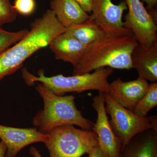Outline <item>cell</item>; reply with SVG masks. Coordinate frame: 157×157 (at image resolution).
<instances>
[{
  "mask_svg": "<svg viewBox=\"0 0 157 157\" xmlns=\"http://www.w3.org/2000/svg\"><path fill=\"white\" fill-rule=\"evenodd\" d=\"M67 30L51 9L35 20L25 36L0 53V82L21 68L33 54L48 46L56 37Z\"/></svg>",
  "mask_w": 157,
  "mask_h": 157,
  "instance_id": "6da1fadb",
  "label": "cell"
},
{
  "mask_svg": "<svg viewBox=\"0 0 157 157\" xmlns=\"http://www.w3.org/2000/svg\"><path fill=\"white\" fill-rule=\"evenodd\" d=\"M86 12H91L93 0H74Z\"/></svg>",
  "mask_w": 157,
  "mask_h": 157,
  "instance_id": "7402d4cb",
  "label": "cell"
},
{
  "mask_svg": "<svg viewBox=\"0 0 157 157\" xmlns=\"http://www.w3.org/2000/svg\"><path fill=\"white\" fill-rule=\"evenodd\" d=\"M68 33L85 45H92L103 38L106 33L96 21L90 18L84 21L67 29Z\"/></svg>",
  "mask_w": 157,
  "mask_h": 157,
  "instance_id": "2e32d148",
  "label": "cell"
},
{
  "mask_svg": "<svg viewBox=\"0 0 157 157\" xmlns=\"http://www.w3.org/2000/svg\"><path fill=\"white\" fill-rule=\"evenodd\" d=\"M92 106L97 113L92 131L98 136L99 146L109 157H121L122 145L110 126L105 109L104 92L93 98Z\"/></svg>",
  "mask_w": 157,
  "mask_h": 157,
  "instance_id": "9c48e42d",
  "label": "cell"
},
{
  "mask_svg": "<svg viewBox=\"0 0 157 157\" xmlns=\"http://www.w3.org/2000/svg\"><path fill=\"white\" fill-rule=\"evenodd\" d=\"M127 9L125 1L115 5L111 0H93L92 14L90 16L106 34L117 36L133 35L132 31L124 27L122 21L123 14Z\"/></svg>",
  "mask_w": 157,
  "mask_h": 157,
  "instance_id": "ba28073f",
  "label": "cell"
},
{
  "mask_svg": "<svg viewBox=\"0 0 157 157\" xmlns=\"http://www.w3.org/2000/svg\"><path fill=\"white\" fill-rule=\"evenodd\" d=\"M36 90L44 103L43 109L33 118V124L43 134H48L56 127L72 125L84 130L92 131L94 123L86 118L78 110L73 95H58L51 92L42 83Z\"/></svg>",
  "mask_w": 157,
  "mask_h": 157,
  "instance_id": "3957f363",
  "label": "cell"
},
{
  "mask_svg": "<svg viewBox=\"0 0 157 157\" xmlns=\"http://www.w3.org/2000/svg\"><path fill=\"white\" fill-rule=\"evenodd\" d=\"M45 144L49 157H81L99 146L94 132L76 128L72 125L56 127L49 132Z\"/></svg>",
  "mask_w": 157,
  "mask_h": 157,
  "instance_id": "5b68a950",
  "label": "cell"
},
{
  "mask_svg": "<svg viewBox=\"0 0 157 157\" xmlns=\"http://www.w3.org/2000/svg\"><path fill=\"white\" fill-rule=\"evenodd\" d=\"M92 45L82 44L65 32L56 37L48 46L57 59L70 63L73 67L80 61Z\"/></svg>",
  "mask_w": 157,
  "mask_h": 157,
  "instance_id": "7c38bea8",
  "label": "cell"
},
{
  "mask_svg": "<svg viewBox=\"0 0 157 157\" xmlns=\"http://www.w3.org/2000/svg\"><path fill=\"white\" fill-rule=\"evenodd\" d=\"M121 157H157V132L150 129L137 134L122 150Z\"/></svg>",
  "mask_w": 157,
  "mask_h": 157,
  "instance_id": "5bb4252c",
  "label": "cell"
},
{
  "mask_svg": "<svg viewBox=\"0 0 157 157\" xmlns=\"http://www.w3.org/2000/svg\"><path fill=\"white\" fill-rule=\"evenodd\" d=\"M13 6L17 13L28 16L33 13L36 4L35 0H15Z\"/></svg>",
  "mask_w": 157,
  "mask_h": 157,
  "instance_id": "ffe728a7",
  "label": "cell"
},
{
  "mask_svg": "<svg viewBox=\"0 0 157 157\" xmlns=\"http://www.w3.org/2000/svg\"><path fill=\"white\" fill-rule=\"evenodd\" d=\"M113 69L109 67L101 68L94 73L81 75L65 76L62 74L52 76H46L44 70L38 72V76L33 75L26 69H24L22 76L29 86L39 82L51 92L58 95H63L66 93H80L88 90H98L108 94L110 83L109 76L113 73Z\"/></svg>",
  "mask_w": 157,
  "mask_h": 157,
  "instance_id": "277c9868",
  "label": "cell"
},
{
  "mask_svg": "<svg viewBox=\"0 0 157 157\" xmlns=\"http://www.w3.org/2000/svg\"><path fill=\"white\" fill-rule=\"evenodd\" d=\"M17 16V12L10 0H0V32L4 30L2 28L3 25L14 22Z\"/></svg>",
  "mask_w": 157,
  "mask_h": 157,
  "instance_id": "d6986e66",
  "label": "cell"
},
{
  "mask_svg": "<svg viewBox=\"0 0 157 157\" xmlns=\"http://www.w3.org/2000/svg\"><path fill=\"white\" fill-rule=\"evenodd\" d=\"M128 12L124 16V25L132 31L139 45L145 48L157 42V21L140 0H125Z\"/></svg>",
  "mask_w": 157,
  "mask_h": 157,
  "instance_id": "52a82bcc",
  "label": "cell"
},
{
  "mask_svg": "<svg viewBox=\"0 0 157 157\" xmlns=\"http://www.w3.org/2000/svg\"><path fill=\"white\" fill-rule=\"evenodd\" d=\"M157 106V82H151L146 94L137 103L133 112L138 116L145 117Z\"/></svg>",
  "mask_w": 157,
  "mask_h": 157,
  "instance_id": "e0dca14e",
  "label": "cell"
},
{
  "mask_svg": "<svg viewBox=\"0 0 157 157\" xmlns=\"http://www.w3.org/2000/svg\"><path fill=\"white\" fill-rule=\"evenodd\" d=\"M147 4V10L152 17L157 20V0H142Z\"/></svg>",
  "mask_w": 157,
  "mask_h": 157,
  "instance_id": "44dd1931",
  "label": "cell"
},
{
  "mask_svg": "<svg viewBox=\"0 0 157 157\" xmlns=\"http://www.w3.org/2000/svg\"><path fill=\"white\" fill-rule=\"evenodd\" d=\"M30 154L34 157H43L36 147H32L29 149Z\"/></svg>",
  "mask_w": 157,
  "mask_h": 157,
  "instance_id": "cb8c5ba5",
  "label": "cell"
},
{
  "mask_svg": "<svg viewBox=\"0 0 157 157\" xmlns=\"http://www.w3.org/2000/svg\"><path fill=\"white\" fill-rule=\"evenodd\" d=\"M7 147L2 141H0V157H6Z\"/></svg>",
  "mask_w": 157,
  "mask_h": 157,
  "instance_id": "d4e9b609",
  "label": "cell"
},
{
  "mask_svg": "<svg viewBox=\"0 0 157 157\" xmlns=\"http://www.w3.org/2000/svg\"><path fill=\"white\" fill-rule=\"evenodd\" d=\"M138 44L134 35L106 34L93 44L80 61L73 67V75L90 73L106 67L131 70L133 68L132 53Z\"/></svg>",
  "mask_w": 157,
  "mask_h": 157,
  "instance_id": "7a4b0ae2",
  "label": "cell"
},
{
  "mask_svg": "<svg viewBox=\"0 0 157 157\" xmlns=\"http://www.w3.org/2000/svg\"><path fill=\"white\" fill-rule=\"evenodd\" d=\"M50 7L59 21L67 29L81 23L90 17L74 0H52Z\"/></svg>",
  "mask_w": 157,
  "mask_h": 157,
  "instance_id": "9a60e30c",
  "label": "cell"
},
{
  "mask_svg": "<svg viewBox=\"0 0 157 157\" xmlns=\"http://www.w3.org/2000/svg\"><path fill=\"white\" fill-rule=\"evenodd\" d=\"M27 29L17 32H9L3 30L0 32V53L8 49L22 39L29 32Z\"/></svg>",
  "mask_w": 157,
  "mask_h": 157,
  "instance_id": "ac0fdd59",
  "label": "cell"
},
{
  "mask_svg": "<svg viewBox=\"0 0 157 157\" xmlns=\"http://www.w3.org/2000/svg\"><path fill=\"white\" fill-rule=\"evenodd\" d=\"M48 134L36 128H14L0 124V139L7 147L6 157H16L24 148L33 144L48 141Z\"/></svg>",
  "mask_w": 157,
  "mask_h": 157,
  "instance_id": "30bf717a",
  "label": "cell"
},
{
  "mask_svg": "<svg viewBox=\"0 0 157 157\" xmlns=\"http://www.w3.org/2000/svg\"><path fill=\"white\" fill-rule=\"evenodd\" d=\"M148 86L147 81L140 77L124 82L119 77L110 83L108 94L118 104L133 112L137 103L146 94Z\"/></svg>",
  "mask_w": 157,
  "mask_h": 157,
  "instance_id": "8fae6325",
  "label": "cell"
},
{
  "mask_svg": "<svg viewBox=\"0 0 157 157\" xmlns=\"http://www.w3.org/2000/svg\"><path fill=\"white\" fill-rule=\"evenodd\" d=\"M34 157L32 156V157Z\"/></svg>",
  "mask_w": 157,
  "mask_h": 157,
  "instance_id": "484cf974",
  "label": "cell"
},
{
  "mask_svg": "<svg viewBox=\"0 0 157 157\" xmlns=\"http://www.w3.org/2000/svg\"><path fill=\"white\" fill-rule=\"evenodd\" d=\"M104 98L106 113L111 118L109 123L122 148L139 133L150 129L157 132V116L140 117L118 104L108 94L104 93Z\"/></svg>",
  "mask_w": 157,
  "mask_h": 157,
  "instance_id": "8992f818",
  "label": "cell"
},
{
  "mask_svg": "<svg viewBox=\"0 0 157 157\" xmlns=\"http://www.w3.org/2000/svg\"><path fill=\"white\" fill-rule=\"evenodd\" d=\"M88 157H109L99 146L94 147L88 153Z\"/></svg>",
  "mask_w": 157,
  "mask_h": 157,
  "instance_id": "603a6c76",
  "label": "cell"
},
{
  "mask_svg": "<svg viewBox=\"0 0 157 157\" xmlns=\"http://www.w3.org/2000/svg\"><path fill=\"white\" fill-rule=\"evenodd\" d=\"M132 59L138 77L151 82H157V42L149 48L138 44L132 52Z\"/></svg>",
  "mask_w": 157,
  "mask_h": 157,
  "instance_id": "4fadbf2b",
  "label": "cell"
}]
</instances>
